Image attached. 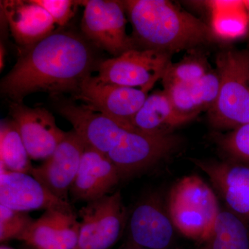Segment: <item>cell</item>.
Listing matches in <instances>:
<instances>
[{
    "mask_svg": "<svg viewBox=\"0 0 249 249\" xmlns=\"http://www.w3.org/2000/svg\"><path fill=\"white\" fill-rule=\"evenodd\" d=\"M0 6L14 40L24 48L55 32L53 18L34 0H1Z\"/></svg>",
    "mask_w": 249,
    "mask_h": 249,
    "instance_id": "cell-16",
    "label": "cell"
},
{
    "mask_svg": "<svg viewBox=\"0 0 249 249\" xmlns=\"http://www.w3.org/2000/svg\"><path fill=\"white\" fill-rule=\"evenodd\" d=\"M215 63L219 89L209 111L210 123L223 129L249 124V51H223L216 56Z\"/></svg>",
    "mask_w": 249,
    "mask_h": 249,
    "instance_id": "cell-3",
    "label": "cell"
},
{
    "mask_svg": "<svg viewBox=\"0 0 249 249\" xmlns=\"http://www.w3.org/2000/svg\"><path fill=\"white\" fill-rule=\"evenodd\" d=\"M211 70L207 58L197 49L188 51L181 60L170 61L161 80L163 87L174 84L190 85L196 83Z\"/></svg>",
    "mask_w": 249,
    "mask_h": 249,
    "instance_id": "cell-21",
    "label": "cell"
},
{
    "mask_svg": "<svg viewBox=\"0 0 249 249\" xmlns=\"http://www.w3.org/2000/svg\"><path fill=\"white\" fill-rule=\"evenodd\" d=\"M25 249H35L32 248V247H29V246H28L27 248H26Z\"/></svg>",
    "mask_w": 249,
    "mask_h": 249,
    "instance_id": "cell-29",
    "label": "cell"
},
{
    "mask_svg": "<svg viewBox=\"0 0 249 249\" xmlns=\"http://www.w3.org/2000/svg\"><path fill=\"white\" fill-rule=\"evenodd\" d=\"M0 205L16 211L56 210L74 212L70 203L58 199L30 174L1 168Z\"/></svg>",
    "mask_w": 249,
    "mask_h": 249,
    "instance_id": "cell-11",
    "label": "cell"
},
{
    "mask_svg": "<svg viewBox=\"0 0 249 249\" xmlns=\"http://www.w3.org/2000/svg\"><path fill=\"white\" fill-rule=\"evenodd\" d=\"M121 179L119 170L104 154L86 145L70 193L87 203L108 196Z\"/></svg>",
    "mask_w": 249,
    "mask_h": 249,
    "instance_id": "cell-15",
    "label": "cell"
},
{
    "mask_svg": "<svg viewBox=\"0 0 249 249\" xmlns=\"http://www.w3.org/2000/svg\"><path fill=\"white\" fill-rule=\"evenodd\" d=\"M136 49L171 55L214 40L211 26L168 0H126Z\"/></svg>",
    "mask_w": 249,
    "mask_h": 249,
    "instance_id": "cell-2",
    "label": "cell"
},
{
    "mask_svg": "<svg viewBox=\"0 0 249 249\" xmlns=\"http://www.w3.org/2000/svg\"><path fill=\"white\" fill-rule=\"evenodd\" d=\"M189 121L175 111L164 90H159L148 95L132 124L135 130L143 133L168 135Z\"/></svg>",
    "mask_w": 249,
    "mask_h": 249,
    "instance_id": "cell-18",
    "label": "cell"
},
{
    "mask_svg": "<svg viewBox=\"0 0 249 249\" xmlns=\"http://www.w3.org/2000/svg\"><path fill=\"white\" fill-rule=\"evenodd\" d=\"M99 62L91 44L71 31H55L24 48L12 70L2 78L1 92L14 103L36 92L72 96Z\"/></svg>",
    "mask_w": 249,
    "mask_h": 249,
    "instance_id": "cell-1",
    "label": "cell"
},
{
    "mask_svg": "<svg viewBox=\"0 0 249 249\" xmlns=\"http://www.w3.org/2000/svg\"><path fill=\"white\" fill-rule=\"evenodd\" d=\"M247 224L229 210L219 211L201 249H249Z\"/></svg>",
    "mask_w": 249,
    "mask_h": 249,
    "instance_id": "cell-19",
    "label": "cell"
},
{
    "mask_svg": "<svg viewBox=\"0 0 249 249\" xmlns=\"http://www.w3.org/2000/svg\"><path fill=\"white\" fill-rule=\"evenodd\" d=\"M53 18L55 24L64 27L74 15L73 6L77 1L71 0H34Z\"/></svg>",
    "mask_w": 249,
    "mask_h": 249,
    "instance_id": "cell-25",
    "label": "cell"
},
{
    "mask_svg": "<svg viewBox=\"0 0 249 249\" xmlns=\"http://www.w3.org/2000/svg\"><path fill=\"white\" fill-rule=\"evenodd\" d=\"M150 90L108 84L89 76L74 95L90 110L99 113L124 128L135 130L133 120Z\"/></svg>",
    "mask_w": 249,
    "mask_h": 249,
    "instance_id": "cell-7",
    "label": "cell"
},
{
    "mask_svg": "<svg viewBox=\"0 0 249 249\" xmlns=\"http://www.w3.org/2000/svg\"><path fill=\"white\" fill-rule=\"evenodd\" d=\"M34 219L27 212L16 211L0 205V241L1 243L18 239Z\"/></svg>",
    "mask_w": 249,
    "mask_h": 249,
    "instance_id": "cell-24",
    "label": "cell"
},
{
    "mask_svg": "<svg viewBox=\"0 0 249 249\" xmlns=\"http://www.w3.org/2000/svg\"><path fill=\"white\" fill-rule=\"evenodd\" d=\"M0 249H14L11 248V247H7V246L1 245V247H0Z\"/></svg>",
    "mask_w": 249,
    "mask_h": 249,
    "instance_id": "cell-28",
    "label": "cell"
},
{
    "mask_svg": "<svg viewBox=\"0 0 249 249\" xmlns=\"http://www.w3.org/2000/svg\"><path fill=\"white\" fill-rule=\"evenodd\" d=\"M171 55L152 50L131 49L99 62L97 78L108 84L151 90L161 79Z\"/></svg>",
    "mask_w": 249,
    "mask_h": 249,
    "instance_id": "cell-8",
    "label": "cell"
},
{
    "mask_svg": "<svg viewBox=\"0 0 249 249\" xmlns=\"http://www.w3.org/2000/svg\"><path fill=\"white\" fill-rule=\"evenodd\" d=\"M191 160L207 175L228 210L249 223V165L231 160Z\"/></svg>",
    "mask_w": 249,
    "mask_h": 249,
    "instance_id": "cell-12",
    "label": "cell"
},
{
    "mask_svg": "<svg viewBox=\"0 0 249 249\" xmlns=\"http://www.w3.org/2000/svg\"><path fill=\"white\" fill-rule=\"evenodd\" d=\"M128 245L147 249H168L174 239V227L157 196L139 203L128 219Z\"/></svg>",
    "mask_w": 249,
    "mask_h": 249,
    "instance_id": "cell-13",
    "label": "cell"
},
{
    "mask_svg": "<svg viewBox=\"0 0 249 249\" xmlns=\"http://www.w3.org/2000/svg\"><path fill=\"white\" fill-rule=\"evenodd\" d=\"M244 1V4H245V9L247 10V12L249 15V0H246V1Z\"/></svg>",
    "mask_w": 249,
    "mask_h": 249,
    "instance_id": "cell-27",
    "label": "cell"
},
{
    "mask_svg": "<svg viewBox=\"0 0 249 249\" xmlns=\"http://www.w3.org/2000/svg\"><path fill=\"white\" fill-rule=\"evenodd\" d=\"M78 1L84 6L81 29L87 40L114 57L136 49L133 39L126 33L127 19L124 1Z\"/></svg>",
    "mask_w": 249,
    "mask_h": 249,
    "instance_id": "cell-6",
    "label": "cell"
},
{
    "mask_svg": "<svg viewBox=\"0 0 249 249\" xmlns=\"http://www.w3.org/2000/svg\"><path fill=\"white\" fill-rule=\"evenodd\" d=\"M166 211L178 232L203 243L221 210L217 196L207 183L199 177L189 175L170 190Z\"/></svg>",
    "mask_w": 249,
    "mask_h": 249,
    "instance_id": "cell-4",
    "label": "cell"
},
{
    "mask_svg": "<svg viewBox=\"0 0 249 249\" xmlns=\"http://www.w3.org/2000/svg\"><path fill=\"white\" fill-rule=\"evenodd\" d=\"M211 27L215 38L231 40L247 34L249 27V15L245 4L228 11L213 14Z\"/></svg>",
    "mask_w": 249,
    "mask_h": 249,
    "instance_id": "cell-22",
    "label": "cell"
},
{
    "mask_svg": "<svg viewBox=\"0 0 249 249\" xmlns=\"http://www.w3.org/2000/svg\"><path fill=\"white\" fill-rule=\"evenodd\" d=\"M123 249H147L140 248V247H135V246L127 245V247H126L125 248Z\"/></svg>",
    "mask_w": 249,
    "mask_h": 249,
    "instance_id": "cell-26",
    "label": "cell"
},
{
    "mask_svg": "<svg viewBox=\"0 0 249 249\" xmlns=\"http://www.w3.org/2000/svg\"><path fill=\"white\" fill-rule=\"evenodd\" d=\"M81 221L75 249H109L128 222L120 191L90 201L78 211Z\"/></svg>",
    "mask_w": 249,
    "mask_h": 249,
    "instance_id": "cell-5",
    "label": "cell"
},
{
    "mask_svg": "<svg viewBox=\"0 0 249 249\" xmlns=\"http://www.w3.org/2000/svg\"><path fill=\"white\" fill-rule=\"evenodd\" d=\"M16 124L1 121L0 127V163L8 171L30 174L34 167Z\"/></svg>",
    "mask_w": 249,
    "mask_h": 249,
    "instance_id": "cell-20",
    "label": "cell"
},
{
    "mask_svg": "<svg viewBox=\"0 0 249 249\" xmlns=\"http://www.w3.org/2000/svg\"><path fill=\"white\" fill-rule=\"evenodd\" d=\"M86 144L74 130L65 138L43 164L33 168L30 175L58 199L70 203L69 193L79 169Z\"/></svg>",
    "mask_w": 249,
    "mask_h": 249,
    "instance_id": "cell-10",
    "label": "cell"
},
{
    "mask_svg": "<svg viewBox=\"0 0 249 249\" xmlns=\"http://www.w3.org/2000/svg\"><path fill=\"white\" fill-rule=\"evenodd\" d=\"M9 113L31 160H47L66 135L57 125L52 113L45 107L11 102Z\"/></svg>",
    "mask_w": 249,
    "mask_h": 249,
    "instance_id": "cell-9",
    "label": "cell"
},
{
    "mask_svg": "<svg viewBox=\"0 0 249 249\" xmlns=\"http://www.w3.org/2000/svg\"><path fill=\"white\" fill-rule=\"evenodd\" d=\"M219 89V76L216 70H211L192 84L163 87L175 111L191 121L201 111H209L213 107L217 101Z\"/></svg>",
    "mask_w": 249,
    "mask_h": 249,
    "instance_id": "cell-17",
    "label": "cell"
},
{
    "mask_svg": "<svg viewBox=\"0 0 249 249\" xmlns=\"http://www.w3.org/2000/svg\"><path fill=\"white\" fill-rule=\"evenodd\" d=\"M80 226L74 212L49 210L34 219L17 240L35 249H75Z\"/></svg>",
    "mask_w": 249,
    "mask_h": 249,
    "instance_id": "cell-14",
    "label": "cell"
},
{
    "mask_svg": "<svg viewBox=\"0 0 249 249\" xmlns=\"http://www.w3.org/2000/svg\"><path fill=\"white\" fill-rule=\"evenodd\" d=\"M217 137L218 145L231 160L249 165V124Z\"/></svg>",
    "mask_w": 249,
    "mask_h": 249,
    "instance_id": "cell-23",
    "label": "cell"
}]
</instances>
